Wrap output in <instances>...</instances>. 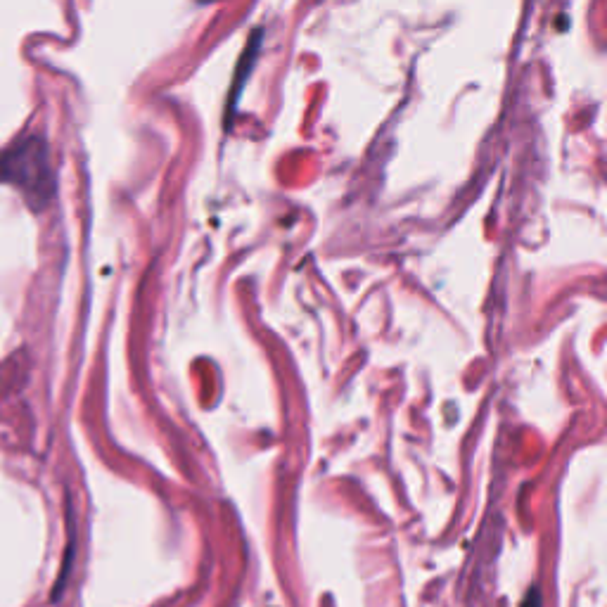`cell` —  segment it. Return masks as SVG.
Wrapping results in <instances>:
<instances>
[{
  "label": "cell",
  "mask_w": 607,
  "mask_h": 607,
  "mask_svg": "<svg viewBox=\"0 0 607 607\" xmlns=\"http://www.w3.org/2000/svg\"><path fill=\"white\" fill-rule=\"evenodd\" d=\"M0 183L17 188L36 212L46 207L55 195V174L46 140L27 136L0 152Z\"/></svg>",
  "instance_id": "obj_1"
},
{
  "label": "cell",
  "mask_w": 607,
  "mask_h": 607,
  "mask_svg": "<svg viewBox=\"0 0 607 607\" xmlns=\"http://www.w3.org/2000/svg\"><path fill=\"white\" fill-rule=\"evenodd\" d=\"M525 607H541V598H539V591H532L529 593V598H527V603H525Z\"/></svg>",
  "instance_id": "obj_2"
}]
</instances>
